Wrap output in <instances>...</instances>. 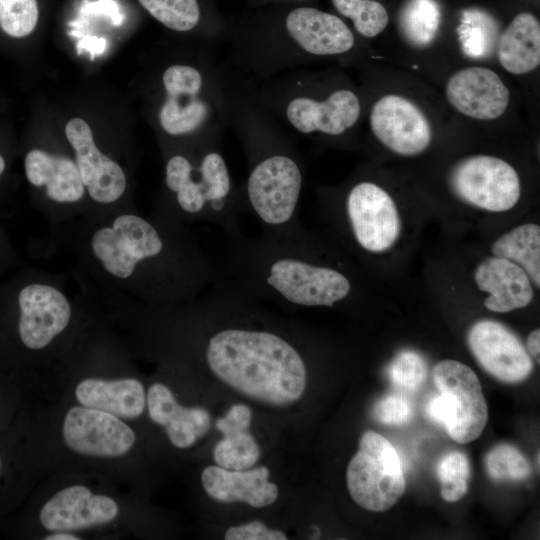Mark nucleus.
<instances>
[{"mask_svg":"<svg viewBox=\"0 0 540 540\" xmlns=\"http://www.w3.org/2000/svg\"><path fill=\"white\" fill-rule=\"evenodd\" d=\"M437 474L441 496L445 501L456 502L466 494L470 464L465 454L459 451L445 454L439 461Z\"/></svg>","mask_w":540,"mask_h":540,"instance_id":"obj_32","label":"nucleus"},{"mask_svg":"<svg viewBox=\"0 0 540 540\" xmlns=\"http://www.w3.org/2000/svg\"><path fill=\"white\" fill-rule=\"evenodd\" d=\"M302 182L301 169L291 156L269 154L256 162L249 174L243 208L262 229L288 226L298 221Z\"/></svg>","mask_w":540,"mask_h":540,"instance_id":"obj_7","label":"nucleus"},{"mask_svg":"<svg viewBox=\"0 0 540 540\" xmlns=\"http://www.w3.org/2000/svg\"><path fill=\"white\" fill-rule=\"evenodd\" d=\"M474 280L477 287L489 296L485 307L493 312L506 313L527 306L534 295L531 280L516 263L489 257L476 268Z\"/></svg>","mask_w":540,"mask_h":540,"instance_id":"obj_21","label":"nucleus"},{"mask_svg":"<svg viewBox=\"0 0 540 540\" xmlns=\"http://www.w3.org/2000/svg\"><path fill=\"white\" fill-rule=\"evenodd\" d=\"M346 483L353 501L366 510L383 512L397 503L406 481L401 459L385 437L372 430L362 434L347 467Z\"/></svg>","mask_w":540,"mask_h":540,"instance_id":"obj_6","label":"nucleus"},{"mask_svg":"<svg viewBox=\"0 0 540 540\" xmlns=\"http://www.w3.org/2000/svg\"><path fill=\"white\" fill-rule=\"evenodd\" d=\"M485 468L495 481H517L527 478L531 467L524 455L513 445L500 443L486 455Z\"/></svg>","mask_w":540,"mask_h":540,"instance_id":"obj_31","label":"nucleus"},{"mask_svg":"<svg viewBox=\"0 0 540 540\" xmlns=\"http://www.w3.org/2000/svg\"><path fill=\"white\" fill-rule=\"evenodd\" d=\"M260 454V447L248 430L223 435L213 449L216 465L228 470L250 469L259 460Z\"/></svg>","mask_w":540,"mask_h":540,"instance_id":"obj_28","label":"nucleus"},{"mask_svg":"<svg viewBox=\"0 0 540 540\" xmlns=\"http://www.w3.org/2000/svg\"><path fill=\"white\" fill-rule=\"evenodd\" d=\"M468 345L482 368L502 382H521L533 369L532 360L516 335L497 321L480 320L473 324Z\"/></svg>","mask_w":540,"mask_h":540,"instance_id":"obj_15","label":"nucleus"},{"mask_svg":"<svg viewBox=\"0 0 540 540\" xmlns=\"http://www.w3.org/2000/svg\"><path fill=\"white\" fill-rule=\"evenodd\" d=\"M502 67L512 74H525L540 64V24L536 17L524 12L509 24L498 44Z\"/></svg>","mask_w":540,"mask_h":540,"instance_id":"obj_24","label":"nucleus"},{"mask_svg":"<svg viewBox=\"0 0 540 540\" xmlns=\"http://www.w3.org/2000/svg\"><path fill=\"white\" fill-rule=\"evenodd\" d=\"M374 417L386 425H403L413 414L410 401L402 395L390 394L380 399L374 407Z\"/></svg>","mask_w":540,"mask_h":540,"instance_id":"obj_35","label":"nucleus"},{"mask_svg":"<svg viewBox=\"0 0 540 540\" xmlns=\"http://www.w3.org/2000/svg\"><path fill=\"white\" fill-rule=\"evenodd\" d=\"M45 540H82L83 538L80 535L70 533V532H52L43 535L42 537Z\"/></svg>","mask_w":540,"mask_h":540,"instance_id":"obj_41","label":"nucleus"},{"mask_svg":"<svg viewBox=\"0 0 540 540\" xmlns=\"http://www.w3.org/2000/svg\"><path fill=\"white\" fill-rule=\"evenodd\" d=\"M126 518L121 496L92 485L88 480H68L43 497L37 521L43 535L70 532L85 539V533L116 528Z\"/></svg>","mask_w":540,"mask_h":540,"instance_id":"obj_5","label":"nucleus"},{"mask_svg":"<svg viewBox=\"0 0 540 540\" xmlns=\"http://www.w3.org/2000/svg\"><path fill=\"white\" fill-rule=\"evenodd\" d=\"M163 84L167 97L159 113L162 128L173 136L194 132L208 114L207 105L198 98L201 74L190 66L173 65L164 72Z\"/></svg>","mask_w":540,"mask_h":540,"instance_id":"obj_18","label":"nucleus"},{"mask_svg":"<svg viewBox=\"0 0 540 540\" xmlns=\"http://www.w3.org/2000/svg\"><path fill=\"white\" fill-rule=\"evenodd\" d=\"M106 41L103 38L85 37L78 43L79 51L86 49L91 53H102L105 49Z\"/></svg>","mask_w":540,"mask_h":540,"instance_id":"obj_39","label":"nucleus"},{"mask_svg":"<svg viewBox=\"0 0 540 540\" xmlns=\"http://www.w3.org/2000/svg\"><path fill=\"white\" fill-rule=\"evenodd\" d=\"M56 429L62 448L95 468L126 464L138 443L130 422L71 402L61 411Z\"/></svg>","mask_w":540,"mask_h":540,"instance_id":"obj_4","label":"nucleus"},{"mask_svg":"<svg viewBox=\"0 0 540 540\" xmlns=\"http://www.w3.org/2000/svg\"><path fill=\"white\" fill-rule=\"evenodd\" d=\"M286 114L289 122L302 133L320 131L335 136L355 124L360 115V103L352 91L338 90L323 102L295 98L289 103Z\"/></svg>","mask_w":540,"mask_h":540,"instance_id":"obj_20","label":"nucleus"},{"mask_svg":"<svg viewBox=\"0 0 540 540\" xmlns=\"http://www.w3.org/2000/svg\"><path fill=\"white\" fill-rule=\"evenodd\" d=\"M450 183L462 200L491 212L510 210L521 195L516 170L506 161L489 155L460 161L451 172Z\"/></svg>","mask_w":540,"mask_h":540,"instance_id":"obj_10","label":"nucleus"},{"mask_svg":"<svg viewBox=\"0 0 540 540\" xmlns=\"http://www.w3.org/2000/svg\"><path fill=\"white\" fill-rule=\"evenodd\" d=\"M146 412L177 449L191 448L211 427V416L205 408L182 405L162 382H154L146 389Z\"/></svg>","mask_w":540,"mask_h":540,"instance_id":"obj_17","label":"nucleus"},{"mask_svg":"<svg viewBox=\"0 0 540 540\" xmlns=\"http://www.w3.org/2000/svg\"><path fill=\"white\" fill-rule=\"evenodd\" d=\"M159 22L176 31H188L199 21L197 0H138Z\"/></svg>","mask_w":540,"mask_h":540,"instance_id":"obj_30","label":"nucleus"},{"mask_svg":"<svg viewBox=\"0 0 540 540\" xmlns=\"http://www.w3.org/2000/svg\"><path fill=\"white\" fill-rule=\"evenodd\" d=\"M427 413L435 422L443 425L447 431L454 422L456 410L452 399L447 394L440 392L428 402Z\"/></svg>","mask_w":540,"mask_h":540,"instance_id":"obj_38","label":"nucleus"},{"mask_svg":"<svg viewBox=\"0 0 540 540\" xmlns=\"http://www.w3.org/2000/svg\"><path fill=\"white\" fill-rule=\"evenodd\" d=\"M1 470H2V460H1V457H0V474H1Z\"/></svg>","mask_w":540,"mask_h":540,"instance_id":"obj_43","label":"nucleus"},{"mask_svg":"<svg viewBox=\"0 0 540 540\" xmlns=\"http://www.w3.org/2000/svg\"><path fill=\"white\" fill-rule=\"evenodd\" d=\"M446 97L460 113L478 120H492L505 112L510 91L494 71L468 67L449 79Z\"/></svg>","mask_w":540,"mask_h":540,"instance_id":"obj_16","label":"nucleus"},{"mask_svg":"<svg viewBox=\"0 0 540 540\" xmlns=\"http://www.w3.org/2000/svg\"><path fill=\"white\" fill-rule=\"evenodd\" d=\"M4 169H5V161H4V158L0 155V176L2 175Z\"/></svg>","mask_w":540,"mask_h":540,"instance_id":"obj_42","label":"nucleus"},{"mask_svg":"<svg viewBox=\"0 0 540 540\" xmlns=\"http://www.w3.org/2000/svg\"><path fill=\"white\" fill-rule=\"evenodd\" d=\"M433 380L440 392L455 405L456 415L447 430L456 442L465 444L477 439L488 420V408L476 373L456 360H443L433 369Z\"/></svg>","mask_w":540,"mask_h":540,"instance_id":"obj_11","label":"nucleus"},{"mask_svg":"<svg viewBox=\"0 0 540 540\" xmlns=\"http://www.w3.org/2000/svg\"><path fill=\"white\" fill-rule=\"evenodd\" d=\"M87 245L101 275L149 307L190 302L220 278L187 226L157 214L111 215L91 231Z\"/></svg>","mask_w":540,"mask_h":540,"instance_id":"obj_1","label":"nucleus"},{"mask_svg":"<svg viewBox=\"0 0 540 540\" xmlns=\"http://www.w3.org/2000/svg\"><path fill=\"white\" fill-rule=\"evenodd\" d=\"M68 142L88 196L97 204L116 203L125 193L127 180L122 167L96 146L89 125L81 118L71 119L65 127Z\"/></svg>","mask_w":540,"mask_h":540,"instance_id":"obj_12","label":"nucleus"},{"mask_svg":"<svg viewBox=\"0 0 540 540\" xmlns=\"http://www.w3.org/2000/svg\"><path fill=\"white\" fill-rule=\"evenodd\" d=\"M457 31L464 52L472 57H483L494 48L498 27L490 14L469 9L463 11Z\"/></svg>","mask_w":540,"mask_h":540,"instance_id":"obj_27","label":"nucleus"},{"mask_svg":"<svg viewBox=\"0 0 540 540\" xmlns=\"http://www.w3.org/2000/svg\"><path fill=\"white\" fill-rule=\"evenodd\" d=\"M441 12L435 0H408L399 14V28L409 44L429 45L437 35Z\"/></svg>","mask_w":540,"mask_h":540,"instance_id":"obj_26","label":"nucleus"},{"mask_svg":"<svg viewBox=\"0 0 540 540\" xmlns=\"http://www.w3.org/2000/svg\"><path fill=\"white\" fill-rule=\"evenodd\" d=\"M337 11L352 19L355 29L365 37L380 34L388 24L384 6L373 0H332Z\"/></svg>","mask_w":540,"mask_h":540,"instance_id":"obj_29","label":"nucleus"},{"mask_svg":"<svg viewBox=\"0 0 540 540\" xmlns=\"http://www.w3.org/2000/svg\"><path fill=\"white\" fill-rule=\"evenodd\" d=\"M256 237L242 232L226 239L221 278L243 295L284 307H335L352 296V278L329 260L298 221L262 229Z\"/></svg>","mask_w":540,"mask_h":540,"instance_id":"obj_2","label":"nucleus"},{"mask_svg":"<svg viewBox=\"0 0 540 540\" xmlns=\"http://www.w3.org/2000/svg\"><path fill=\"white\" fill-rule=\"evenodd\" d=\"M251 421V409L245 404H235L216 420L215 426L222 435H227L249 430Z\"/></svg>","mask_w":540,"mask_h":540,"instance_id":"obj_37","label":"nucleus"},{"mask_svg":"<svg viewBox=\"0 0 540 540\" xmlns=\"http://www.w3.org/2000/svg\"><path fill=\"white\" fill-rule=\"evenodd\" d=\"M343 218L355 244L370 253L389 249L400 234V218L391 196L380 186L355 184L343 203Z\"/></svg>","mask_w":540,"mask_h":540,"instance_id":"obj_9","label":"nucleus"},{"mask_svg":"<svg viewBox=\"0 0 540 540\" xmlns=\"http://www.w3.org/2000/svg\"><path fill=\"white\" fill-rule=\"evenodd\" d=\"M70 402L115 415L128 422L146 412L143 382L126 374L87 373L76 377L69 388Z\"/></svg>","mask_w":540,"mask_h":540,"instance_id":"obj_13","label":"nucleus"},{"mask_svg":"<svg viewBox=\"0 0 540 540\" xmlns=\"http://www.w3.org/2000/svg\"><path fill=\"white\" fill-rule=\"evenodd\" d=\"M370 124L376 138L399 155L420 154L431 143L427 118L414 103L399 95L380 98L371 111Z\"/></svg>","mask_w":540,"mask_h":540,"instance_id":"obj_14","label":"nucleus"},{"mask_svg":"<svg viewBox=\"0 0 540 540\" xmlns=\"http://www.w3.org/2000/svg\"><path fill=\"white\" fill-rule=\"evenodd\" d=\"M286 29L305 51L315 55L340 54L354 44L351 30L340 18L315 8L291 11L286 18Z\"/></svg>","mask_w":540,"mask_h":540,"instance_id":"obj_22","label":"nucleus"},{"mask_svg":"<svg viewBox=\"0 0 540 540\" xmlns=\"http://www.w3.org/2000/svg\"><path fill=\"white\" fill-rule=\"evenodd\" d=\"M18 336L34 353L52 352L77 325L78 313L69 296L52 281L24 286L18 294Z\"/></svg>","mask_w":540,"mask_h":540,"instance_id":"obj_8","label":"nucleus"},{"mask_svg":"<svg viewBox=\"0 0 540 540\" xmlns=\"http://www.w3.org/2000/svg\"><path fill=\"white\" fill-rule=\"evenodd\" d=\"M426 363L424 359L414 351L400 352L388 369L391 382L405 390L417 389L425 379Z\"/></svg>","mask_w":540,"mask_h":540,"instance_id":"obj_34","label":"nucleus"},{"mask_svg":"<svg viewBox=\"0 0 540 540\" xmlns=\"http://www.w3.org/2000/svg\"><path fill=\"white\" fill-rule=\"evenodd\" d=\"M165 185L169 200L155 214L185 226L215 225L226 239L241 233L239 215L243 205L220 153L207 152L197 163L184 155L171 156L165 168Z\"/></svg>","mask_w":540,"mask_h":540,"instance_id":"obj_3","label":"nucleus"},{"mask_svg":"<svg viewBox=\"0 0 540 540\" xmlns=\"http://www.w3.org/2000/svg\"><path fill=\"white\" fill-rule=\"evenodd\" d=\"M225 540H285L286 534L278 529H272L260 520L231 526L225 534Z\"/></svg>","mask_w":540,"mask_h":540,"instance_id":"obj_36","label":"nucleus"},{"mask_svg":"<svg viewBox=\"0 0 540 540\" xmlns=\"http://www.w3.org/2000/svg\"><path fill=\"white\" fill-rule=\"evenodd\" d=\"M495 257L510 260L519 265L530 280L540 286V227L535 223L519 225L492 245Z\"/></svg>","mask_w":540,"mask_h":540,"instance_id":"obj_25","label":"nucleus"},{"mask_svg":"<svg viewBox=\"0 0 540 540\" xmlns=\"http://www.w3.org/2000/svg\"><path fill=\"white\" fill-rule=\"evenodd\" d=\"M270 470L259 466L246 470H228L209 465L201 473L205 493L222 503H246L254 508L272 505L278 498V486L269 480Z\"/></svg>","mask_w":540,"mask_h":540,"instance_id":"obj_19","label":"nucleus"},{"mask_svg":"<svg viewBox=\"0 0 540 540\" xmlns=\"http://www.w3.org/2000/svg\"><path fill=\"white\" fill-rule=\"evenodd\" d=\"M38 21L36 0H0V27L11 37L29 35Z\"/></svg>","mask_w":540,"mask_h":540,"instance_id":"obj_33","label":"nucleus"},{"mask_svg":"<svg viewBox=\"0 0 540 540\" xmlns=\"http://www.w3.org/2000/svg\"><path fill=\"white\" fill-rule=\"evenodd\" d=\"M539 346H540V329L537 328L528 335L527 348L530 355L537 360L538 364H539V352H540Z\"/></svg>","mask_w":540,"mask_h":540,"instance_id":"obj_40","label":"nucleus"},{"mask_svg":"<svg viewBox=\"0 0 540 540\" xmlns=\"http://www.w3.org/2000/svg\"><path fill=\"white\" fill-rule=\"evenodd\" d=\"M24 166L27 180L43 188L53 203L73 205L84 198L86 189L75 160L33 149L27 153Z\"/></svg>","mask_w":540,"mask_h":540,"instance_id":"obj_23","label":"nucleus"}]
</instances>
